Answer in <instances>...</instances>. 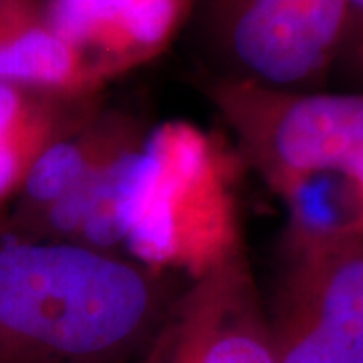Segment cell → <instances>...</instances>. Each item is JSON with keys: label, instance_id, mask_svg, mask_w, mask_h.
<instances>
[{"label": "cell", "instance_id": "cell-1", "mask_svg": "<svg viewBox=\"0 0 363 363\" xmlns=\"http://www.w3.org/2000/svg\"><path fill=\"white\" fill-rule=\"evenodd\" d=\"M190 281L121 252L0 238V363H138Z\"/></svg>", "mask_w": 363, "mask_h": 363}, {"label": "cell", "instance_id": "cell-2", "mask_svg": "<svg viewBox=\"0 0 363 363\" xmlns=\"http://www.w3.org/2000/svg\"><path fill=\"white\" fill-rule=\"evenodd\" d=\"M236 150L190 121L145 133L121 186V250L150 269L194 281L245 247Z\"/></svg>", "mask_w": 363, "mask_h": 363}, {"label": "cell", "instance_id": "cell-3", "mask_svg": "<svg viewBox=\"0 0 363 363\" xmlns=\"http://www.w3.org/2000/svg\"><path fill=\"white\" fill-rule=\"evenodd\" d=\"M206 97L269 188L329 180L363 192V91H293L218 77Z\"/></svg>", "mask_w": 363, "mask_h": 363}, {"label": "cell", "instance_id": "cell-4", "mask_svg": "<svg viewBox=\"0 0 363 363\" xmlns=\"http://www.w3.org/2000/svg\"><path fill=\"white\" fill-rule=\"evenodd\" d=\"M274 363H363V240L283 234L267 298Z\"/></svg>", "mask_w": 363, "mask_h": 363}, {"label": "cell", "instance_id": "cell-5", "mask_svg": "<svg viewBox=\"0 0 363 363\" xmlns=\"http://www.w3.org/2000/svg\"><path fill=\"white\" fill-rule=\"evenodd\" d=\"M347 0H218L216 28L234 77L317 91L333 77Z\"/></svg>", "mask_w": 363, "mask_h": 363}, {"label": "cell", "instance_id": "cell-6", "mask_svg": "<svg viewBox=\"0 0 363 363\" xmlns=\"http://www.w3.org/2000/svg\"><path fill=\"white\" fill-rule=\"evenodd\" d=\"M140 363H274L267 301L247 248L188 283Z\"/></svg>", "mask_w": 363, "mask_h": 363}, {"label": "cell", "instance_id": "cell-7", "mask_svg": "<svg viewBox=\"0 0 363 363\" xmlns=\"http://www.w3.org/2000/svg\"><path fill=\"white\" fill-rule=\"evenodd\" d=\"M190 0H45L51 28L104 89L166 51Z\"/></svg>", "mask_w": 363, "mask_h": 363}, {"label": "cell", "instance_id": "cell-8", "mask_svg": "<svg viewBox=\"0 0 363 363\" xmlns=\"http://www.w3.org/2000/svg\"><path fill=\"white\" fill-rule=\"evenodd\" d=\"M145 133L147 130L138 117L104 107L83 128L69 133L40 157L9 206L6 234L23 236L52 204L142 143Z\"/></svg>", "mask_w": 363, "mask_h": 363}, {"label": "cell", "instance_id": "cell-9", "mask_svg": "<svg viewBox=\"0 0 363 363\" xmlns=\"http://www.w3.org/2000/svg\"><path fill=\"white\" fill-rule=\"evenodd\" d=\"M101 109V95L0 83V214H6L40 157Z\"/></svg>", "mask_w": 363, "mask_h": 363}, {"label": "cell", "instance_id": "cell-10", "mask_svg": "<svg viewBox=\"0 0 363 363\" xmlns=\"http://www.w3.org/2000/svg\"><path fill=\"white\" fill-rule=\"evenodd\" d=\"M333 77L347 89L363 91V0H347L343 40Z\"/></svg>", "mask_w": 363, "mask_h": 363}, {"label": "cell", "instance_id": "cell-11", "mask_svg": "<svg viewBox=\"0 0 363 363\" xmlns=\"http://www.w3.org/2000/svg\"><path fill=\"white\" fill-rule=\"evenodd\" d=\"M45 14V0H0V52Z\"/></svg>", "mask_w": 363, "mask_h": 363}, {"label": "cell", "instance_id": "cell-12", "mask_svg": "<svg viewBox=\"0 0 363 363\" xmlns=\"http://www.w3.org/2000/svg\"><path fill=\"white\" fill-rule=\"evenodd\" d=\"M6 234V214H0V238Z\"/></svg>", "mask_w": 363, "mask_h": 363}, {"label": "cell", "instance_id": "cell-13", "mask_svg": "<svg viewBox=\"0 0 363 363\" xmlns=\"http://www.w3.org/2000/svg\"><path fill=\"white\" fill-rule=\"evenodd\" d=\"M138 363H140V362H138Z\"/></svg>", "mask_w": 363, "mask_h": 363}]
</instances>
